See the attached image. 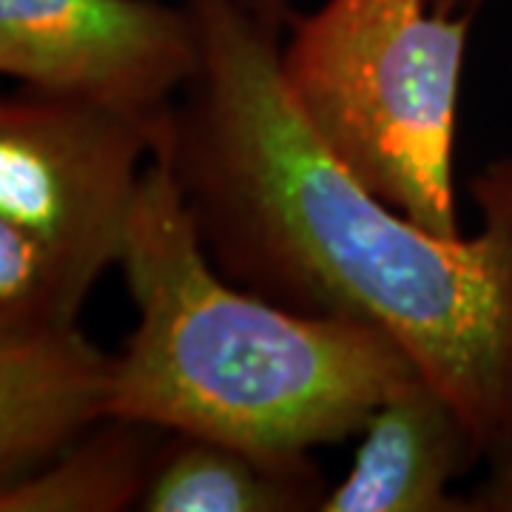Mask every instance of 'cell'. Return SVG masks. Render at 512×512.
<instances>
[{
    "label": "cell",
    "mask_w": 512,
    "mask_h": 512,
    "mask_svg": "<svg viewBox=\"0 0 512 512\" xmlns=\"http://www.w3.org/2000/svg\"><path fill=\"white\" fill-rule=\"evenodd\" d=\"M180 3L200 55L157 146L211 262L285 308L382 328L456 407L481 458L510 453L512 157L470 180L478 234H433L305 126L276 29L239 0Z\"/></svg>",
    "instance_id": "obj_1"
},
{
    "label": "cell",
    "mask_w": 512,
    "mask_h": 512,
    "mask_svg": "<svg viewBox=\"0 0 512 512\" xmlns=\"http://www.w3.org/2000/svg\"><path fill=\"white\" fill-rule=\"evenodd\" d=\"M137 325L111 356L109 416L234 444L268 461L359 436L419 379L376 325L285 308L222 274L154 146L120 256Z\"/></svg>",
    "instance_id": "obj_2"
},
{
    "label": "cell",
    "mask_w": 512,
    "mask_h": 512,
    "mask_svg": "<svg viewBox=\"0 0 512 512\" xmlns=\"http://www.w3.org/2000/svg\"><path fill=\"white\" fill-rule=\"evenodd\" d=\"M473 15L427 0H325L293 18L279 72L305 126L421 228L458 237L453 157Z\"/></svg>",
    "instance_id": "obj_3"
},
{
    "label": "cell",
    "mask_w": 512,
    "mask_h": 512,
    "mask_svg": "<svg viewBox=\"0 0 512 512\" xmlns=\"http://www.w3.org/2000/svg\"><path fill=\"white\" fill-rule=\"evenodd\" d=\"M160 117L29 86L0 94V220L92 291L120 265Z\"/></svg>",
    "instance_id": "obj_4"
},
{
    "label": "cell",
    "mask_w": 512,
    "mask_h": 512,
    "mask_svg": "<svg viewBox=\"0 0 512 512\" xmlns=\"http://www.w3.org/2000/svg\"><path fill=\"white\" fill-rule=\"evenodd\" d=\"M183 3L0 0V77L140 117L163 114L197 69Z\"/></svg>",
    "instance_id": "obj_5"
},
{
    "label": "cell",
    "mask_w": 512,
    "mask_h": 512,
    "mask_svg": "<svg viewBox=\"0 0 512 512\" xmlns=\"http://www.w3.org/2000/svg\"><path fill=\"white\" fill-rule=\"evenodd\" d=\"M111 356L77 322L0 328V490L109 416Z\"/></svg>",
    "instance_id": "obj_6"
},
{
    "label": "cell",
    "mask_w": 512,
    "mask_h": 512,
    "mask_svg": "<svg viewBox=\"0 0 512 512\" xmlns=\"http://www.w3.org/2000/svg\"><path fill=\"white\" fill-rule=\"evenodd\" d=\"M350 473L333 484L322 512H467L450 481L478 450L456 407L424 376L393 393L362 427Z\"/></svg>",
    "instance_id": "obj_7"
},
{
    "label": "cell",
    "mask_w": 512,
    "mask_h": 512,
    "mask_svg": "<svg viewBox=\"0 0 512 512\" xmlns=\"http://www.w3.org/2000/svg\"><path fill=\"white\" fill-rule=\"evenodd\" d=\"M319 467L268 461L234 444L168 433L140 510L146 512H305L325 498Z\"/></svg>",
    "instance_id": "obj_8"
},
{
    "label": "cell",
    "mask_w": 512,
    "mask_h": 512,
    "mask_svg": "<svg viewBox=\"0 0 512 512\" xmlns=\"http://www.w3.org/2000/svg\"><path fill=\"white\" fill-rule=\"evenodd\" d=\"M168 433L106 416L35 473L0 490V512H123L143 504Z\"/></svg>",
    "instance_id": "obj_9"
},
{
    "label": "cell",
    "mask_w": 512,
    "mask_h": 512,
    "mask_svg": "<svg viewBox=\"0 0 512 512\" xmlns=\"http://www.w3.org/2000/svg\"><path fill=\"white\" fill-rule=\"evenodd\" d=\"M89 293L35 239L0 220V328L72 325Z\"/></svg>",
    "instance_id": "obj_10"
},
{
    "label": "cell",
    "mask_w": 512,
    "mask_h": 512,
    "mask_svg": "<svg viewBox=\"0 0 512 512\" xmlns=\"http://www.w3.org/2000/svg\"><path fill=\"white\" fill-rule=\"evenodd\" d=\"M470 510L481 512H512V450L493 458V473L484 487L467 498Z\"/></svg>",
    "instance_id": "obj_11"
},
{
    "label": "cell",
    "mask_w": 512,
    "mask_h": 512,
    "mask_svg": "<svg viewBox=\"0 0 512 512\" xmlns=\"http://www.w3.org/2000/svg\"><path fill=\"white\" fill-rule=\"evenodd\" d=\"M242 6H248L256 18L262 20L265 26H271L276 32H282V26H288L293 20L291 6L288 0H239Z\"/></svg>",
    "instance_id": "obj_12"
},
{
    "label": "cell",
    "mask_w": 512,
    "mask_h": 512,
    "mask_svg": "<svg viewBox=\"0 0 512 512\" xmlns=\"http://www.w3.org/2000/svg\"><path fill=\"white\" fill-rule=\"evenodd\" d=\"M430 9L444 12V15H476V9H481L487 0H427Z\"/></svg>",
    "instance_id": "obj_13"
}]
</instances>
